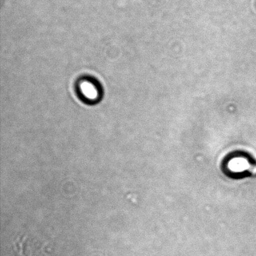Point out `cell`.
I'll return each mask as SVG.
<instances>
[{"instance_id": "1", "label": "cell", "mask_w": 256, "mask_h": 256, "mask_svg": "<svg viewBox=\"0 0 256 256\" xmlns=\"http://www.w3.org/2000/svg\"><path fill=\"white\" fill-rule=\"evenodd\" d=\"M80 92L85 99L89 100H95L100 96L99 90L94 83L84 80L80 85Z\"/></svg>"}, {"instance_id": "2", "label": "cell", "mask_w": 256, "mask_h": 256, "mask_svg": "<svg viewBox=\"0 0 256 256\" xmlns=\"http://www.w3.org/2000/svg\"><path fill=\"white\" fill-rule=\"evenodd\" d=\"M232 160V161L230 162V163L229 165H235L234 171L236 172V174H239L240 172V174H244V171L243 170V169H244L247 170L248 171H250V170H249L250 167L244 166V165H250V160L244 156H242H242L240 157L238 156L236 158H232V160Z\"/></svg>"}]
</instances>
